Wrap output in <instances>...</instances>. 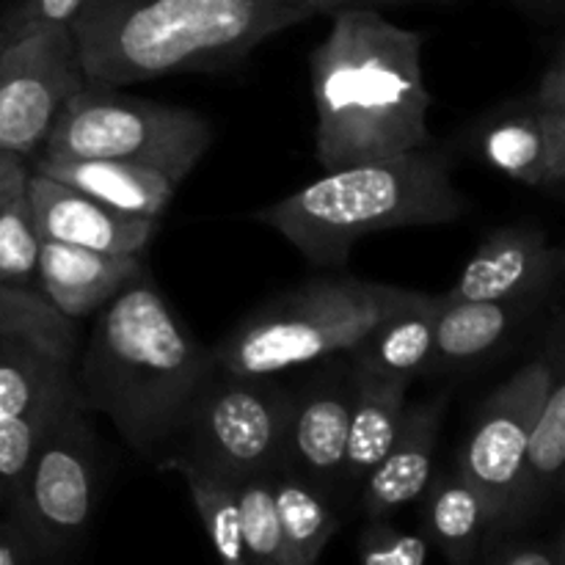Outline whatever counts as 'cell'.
<instances>
[{
    "label": "cell",
    "instance_id": "9",
    "mask_svg": "<svg viewBox=\"0 0 565 565\" xmlns=\"http://www.w3.org/2000/svg\"><path fill=\"white\" fill-rule=\"evenodd\" d=\"M81 392H72L44 428L14 494L11 519L39 557H55L83 541L97 502V439Z\"/></svg>",
    "mask_w": 565,
    "mask_h": 565
},
{
    "label": "cell",
    "instance_id": "11",
    "mask_svg": "<svg viewBox=\"0 0 565 565\" xmlns=\"http://www.w3.org/2000/svg\"><path fill=\"white\" fill-rule=\"evenodd\" d=\"M555 375L557 370L544 356L516 370L505 384L486 397L463 441L458 472L483 500L489 513V533L516 527L524 447Z\"/></svg>",
    "mask_w": 565,
    "mask_h": 565
},
{
    "label": "cell",
    "instance_id": "5",
    "mask_svg": "<svg viewBox=\"0 0 565 565\" xmlns=\"http://www.w3.org/2000/svg\"><path fill=\"white\" fill-rule=\"evenodd\" d=\"M414 298L417 290L356 276L315 279L259 307L210 351L224 373L279 375L348 353Z\"/></svg>",
    "mask_w": 565,
    "mask_h": 565
},
{
    "label": "cell",
    "instance_id": "19",
    "mask_svg": "<svg viewBox=\"0 0 565 565\" xmlns=\"http://www.w3.org/2000/svg\"><path fill=\"white\" fill-rule=\"evenodd\" d=\"M439 303L441 296L417 292L414 301L386 315L348 351L351 370L406 381V384H412L425 370H434Z\"/></svg>",
    "mask_w": 565,
    "mask_h": 565
},
{
    "label": "cell",
    "instance_id": "10",
    "mask_svg": "<svg viewBox=\"0 0 565 565\" xmlns=\"http://www.w3.org/2000/svg\"><path fill=\"white\" fill-rule=\"evenodd\" d=\"M66 25L0 22V149L31 163L64 105L86 86Z\"/></svg>",
    "mask_w": 565,
    "mask_h": 565
},
{
    "label": "cell",
    "instance_id": "22",
    "mask_svg": "<svg viewBox=\"0 0 565 565\" xmlns=\"http://www.w3.org/2000/svg\"><path fill=\"white\" fill-rule=\"evenodd\" d=\"M425 491H428L425 539L450 563H472L489 533V513L480 494L461 478L458 469Z\"/></svg>",
    "mask_w": 565,
    "mask_h": 565
},
{
    "label": "cell",
    "instance_id": "14",
    "mask_svg": "<svg viewBox=\"0 0 565 565\" xmlns=\"http://www.w3.org/2000/svg\"><path fill=\"white\" fill-rule=\"evenodd\" d=\"M348 414H351V370L329 375L292 401L287 430V461L318 491L342 486L345 469Z\"/></svg>",
    "mask_w": 565,
    "mask_h": 565
},
{
    "label": "cell",
    "instance_id": "29",
    "mask_svg": "<svg viewBox=\"0 0 565 565\" xmlns=\"http://www.w3.org/2000/svg\"><path fill=\"white\" fill-rule=\"evenodd\" d=\"M486 557L497 565H563L561 544H541V541H511Z\"/></svg>",
    "mask_w": 565,
    "mask_h": 565
},
{
    "label": "cell",
    "instance_id": "33",
    "mask_svg": "<svg viewBox=\"0 0 565 565\" xmlns=\"http://www.w3.org/2000/svg\"><path fill=\"white\" fill-rule=\"evenodd\" d=\"M25 177H28L25 160L0 149V204L9 202L14 193H20L22 188H25Z\"/></svg>",
    "mask_w": 565,
    "mask_h": 565
},
{
    "label": "cell",
    "instance_id": "4",
    "mask_svg": "<svg viewBox=\"0 0 565 565\" xmlns=\"http://www.w3.org/2000/svg\"><path fill=\"white\" fill-rule=\"evenodd\" d=\"M469 199L450 163L430 147L326 171L281 202L254 213L320 268H340L370 235L401 226H436L463 218Z\"/></svg>",
    "mask_w": 565,
    "mask_h": 565
},
{
    "label": "cell",
    "instance_id": "25",
    "mask_svg": "<svg viewBox=\"0 0 565 565\" xmlns=\"http://www.w3.org/2000/svg\"><path fill=\"white\" fill-rule=\"evenodd\" d=\"M193 508L207 533L215 555L226 563H248L241 533V508H237V480L204 469H180Z\"/></svg>",
    "mask_w": 565,
    "mask_h": 565
},
{
    "label": "cell",
    "instance_id": "31",
    "mask_svg": "<svg viewBox=\"0 0 565 565\" xmlns=\"http://www.w3.org/2000/svg\"><path fill=\"white\" fill-rule=\"evenodd\" d=\"M533 108L539 110H565V58L563 50H557L550 70L541 75L539 88H535Z\"/></svg>",
    "mask_w": 565,
    "mask_h": 565
},
{
    "label": "cell",
    "instance_id": "24",
    "mask_svg": "<svg viewBox=\"0 0 565 565\" xmlns=\"http://www.w3.org/2000/svg\"><path fill=\"white\" fill-rule=\"evenodd\" d=\"M565 463V384L555 375L524 447L522 478L516 494V524L539 511L561 486Z\"/></svg>",
    "mask_w": 565,
    "mask_h": 565
},
{
    "label": "cell",
    "instance_id": "12",
    "mask_svg": "<svg viewBox=\"0 0 565 565\" xmlns=\"http://www.w3.org/2000/svg\"><path fill=\"white\" fill-rule=\"evenodd\" d=\"M22 191L39 235L47 241L141 257L160 230V218L121 213L42 171L28 169Z\"/></svg>",
    "mask_w": 565,
    "mask_h": 565
},
{
    "label": "cell",
    "instance_id": "34",
    "mask_svg": "<svg viewBox=\"0 0 565 565\" xmlns=\"http://www.w3.org/2000/svg\"><path fill=\"white\" fill-rule=\"evenodd\" d=\"M326 17L337 9H392V6H412V3H456V0H315Z\"/></svg>",
    "mask_w": 565,
    "mask_h": 565
},
{
    "label": "cell",
    "instance_id": "28",
    "mask_svg": "<svg viewBox=\"0 0 565 565\" xmlns=\"http://www.w3.org/2000/svg\"><path fill=\"white\" fill-rule=\"evenodd\" d=\"M356 555L362 565H423L430 557V541L401 533L386 519H370L359 533Z\"/></svg>",
    "mask_w": 565,
    "mask_h": 565
},
{
    "label": "cell",
    "instance_id": "21",
    "mask_svg": "<svg viewBox=\"0 0 565 565\" xmlns=\"http://www.w3.org/2000/svg\"><path fill=\"white\" fill-rule=\"evenodd\" d=\"M530 301H447L436 315L434 367H467L494 353Z\"/></svg>",
    "mask_w": 565,
    "mask_h": 565
},
{
    "label": "cell",
    "instance_id": "7",
    "mask_svg": "<svg viewBox=\"0 0 565 565\" xmlns=\"http://www.w3.org/2000/svg\"><path fill=\"white\" fill-rule=\"evenodd\" d=\"M213 143V125L191 108L86 83L55 119L36 158L127 160L185 180Z\"/></svg>",
    "mask_w": 565,
    "mask_h": 565
},
{
    "label": "cell",
    "instance_id": "16",
    "mask_svg": "<svg viewBox=\"0 0 565 565\" xmlns=\"http://www.w3.org/2000/svg\"><path fill=\"white\" fill-rule=\"evenodd\" d=\"M445 403V397H436L406 408L390 452L359 486L367 519H390L425 494L434 480V450Z\"/></svg>",
    "mask_w": 565,
    "mask_h": 565
},
{
    "label": "cell",
    "instance_id": "6",
    "mask_svg": "<svg viewBox=\"0 0 565 565\" xmlns=\"http://www.w3.org/2000/svg\"><path fill=\"white\" fill-rule=\"evenodd\" d=\"M77 320L36 287L0 285V500H11L44 428L77 390Z\"/></svg>",
    "mask_w": 565,
    "mask_h": 565
},
{
    "label": "cell",
    "instance_id": "32",
    "mask_svg": "<svg viewBox=\"0 0 565 565\" xmlns=\"http://www.w3.org/2000/svg\"><path fill=\"white\" fill-rule=\"evenodd\" d=\"M39 561V552L28 541V535L17 527V522H0V565H22Z\"/></svg>",
    "mask_w": 565,
    "mask_h": 565
},
{
    "label": "cell",
    "instance_id": "17",
    "mask_svg": "<svg viewBox=\"0 0 565 565\" xmlns=\"http://www.w3.org/2000/svg\"><path fill=\"white\" fill-rule=\"evenodd\" d=\"M486 160L530 188H561L565 177V110H527L483 132Z\"/></svg>",
    "mask_w": 565,
    "mask_h": 565
},
{
    "label": "cell",
    "instance_id": "15",
    "mask_svg": "<svg viewBox=\"0 0 565 565\" xmlns=\"http://www.w3.org/2000/svg\"><path fill=\"white\" fill-rule=\"evenodd\" d=\"M138 254H108L42 237L39 246V292L66 318H92L121 287L143 274Z\"/></svg>",
    "mask_w": 565,
    "mask_h": 565
},
{
    "label": "cell",
    "instance_id": "8",
    "mask_svg": "<svg viewBox=\"0 0 565 565\" xmlns=\"http://www.w3.org/2000/svg\"><path fill=\"white\" fill-rule=\"evenodd\" d=\"M270 379L215 367L158 469H204L232 480L279 472L296 397Z\"/></svg>",
    "mask_w": 565,
    "mask_h": 565
},
{
    "label": "cell",
    "instance_id": "26",
    "mask_svg": "<svg viewBox=\"0 0 565 565\" xmlns=\"http://www.w3.org/2000/svg\"><path fill=\"white\" fill-rule=\"evenodd\" d=\"M241 533L248 563L281 565V530L274 500V475H248L237 480Z\"/></svg>",
    "mask_w": 565,
    "mask_h": 565
},
{
    "label": "cell",
    "instance_id": "2",
    "mask_svg": "<svg viewBox=\"0 0 565 565\" xmlns=\"http://www.w3.org/2000/svg\"><path fill=\"white\" fill-rule=\"evenodd\" d=\"M312 53L318 163L326 171L430 147L423 33L381 9H337Z\"/></svg>",
    "mask_w": 565,
    "mask_h": 565
},
{
    "label": "cell",
    "instance_id": "20",
    "mask_svg": "<svg viewBox=\"0 0 565 565\" xmlns=\"http://www.w3.org/2000/svg\"><path fill=\"white\" fill-rule=\"evenodd\" d=\"M406 381L351 370V414L342 486H362L375 463L390 452L406 414Z\"/></svg>",
    "mask_w": 565,
    "mask_h": 565
},
{
    "label": "cell",
    "instance_id": "13",
    "mask_svg": "<svg viewBox=\"0 0 565 565\" xmlns=\"http://www.w3.org/2000/svg\"><path fill=\"white\" fill-rule=\"evenodd\" d=\"M563 268V252L533 226L497 230L461 270L447 301H530L541 298Z\"/></svg>",
    "mask_w": 565,
    "mask_h": 565
},
{
    "label": "cell",
    "instance_id": "27",
    "mask_svg": "<svg viewBox=\"0 0 565 565\" xmlns=\"http://www.w3.org/2000/svg\"><path fill=\"white\" fill-rule=\"evenodd\" d=\"M39 235L25 191L0 204V285L33 287L39 268Z\"/></svg>",
    "mask_w": 565,
    "mask_h": 565
},
{
    "label": "cell",
    "instance_id": "3",
    "mask_svg": "<svg viewBox=\"0 0 565 565\" xmlns=\"http://www.w3.org/2000/svg\"><path fill=\"white\" fill-rule=\"evenodd\" d=\"M320 14L315 0H88L70 31L86 81L119 88L235 64Z\"/></svg>",
    "mask_w": 565,
    "mask_h": 565
},
{
    "label": "cell",
    "instance_id": "23",
    "mask_svg": "<svg viewBox=\"0 0 565 565\" xmlns=\"http://www.w3.org/2000/svg\"><path fill=\"white\" fill-rule=\"evenodd\" d=\"M274 500L281 530V565H312L340 530V519L301 475L274 472Z\"/></svg>",
    "mask_w": 565,
    "mask_h": 565
},
{
    "label": "cell",
    "instance_id": "30",
    "mask_svg": "<svg viewBox=\"0 0 565 565\" xmlns=\"http://www.w3.org/2000/svg\"><path fill=\"white\" fill-rule=\"evenodd\" d=\"M88 0H20L9 17L28 22H53V25H72Z\"/></svg>",
    "mask_w": 565,
    "mask_h": 565
},
{
    "label": "cell",
    "instance_id": "18",
    "mask_svg": "<svg viewBox=\"0 0 565 565\" xmlns=\"http://www.w3.org/2000/svg\"><path fill=\"white\" fill-rule=\"evenodd\" d=\"M28 169L42 171L53 180L66 182L88 193L108 207L147 218H163L180 182L149 166L127 160H47L33 158Z\"/></svg>",
    "mask_w": 565,
    "mask_h": 565
},
{
    "label": "cell",
    "instance_id": "1",
    "mask_svg": "<svg viewBox=\"0 0 565 565\" xmlns=\"http://www.w3.org/2000/svg\"><path fill=\"white\" fill-rule=\"evenodd\" d=\"M92 318L75 359L81 401L158 467L215 373L213 351L177 318L147 270Z\"/></svg>",
    "mask_w": 565,
    "mask_h": 565
}]
</instances>
